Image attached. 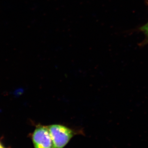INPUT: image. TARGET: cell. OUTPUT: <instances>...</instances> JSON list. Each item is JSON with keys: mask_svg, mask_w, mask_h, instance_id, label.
<instances>
[{"mask_svg": "<svg viewBox=\"0 0 148 148\" xmlns=\"http://www.w3.org/2000/svg\"><path fill=\"white\" fill-rule=\"evenodd\" d=\"M141 30L147 35L148 37V23L145 25L143 26V27H141Z\"/></svg>", "mask_w": 148, "mask_h": 148, "instance_id": "3", "label": "cell"}, {"mask_svg": "<svg viewBox=\"0 0 148 148\" xmlns=\"http://www.w3.org/2000/svg\"><path fill=\"white\" fill-rule=\"evenodd\" d=\"M34 148H53L48 127L38 125L32 135Z\"/></svg>", "mask_w": 148, "mask_h": 148, "instance_id": "2", "label": "cell"}, {"mask_svg": "<svg viewBox=\"0 0 148 148\" xmlns=\"http://www.w3.org/2000/svg\"><path fill=\"white\" fill-rule=\"evenodd\" d=\"M49 130L53 141V148H64L78 131L60 124L49 125Z\"/></svg>", "mask_w": 148, "mask_h": 148, "instance_id": "1", "label": "cell"}, {"mask_svg": "<svg viewBox=\"0 0 148 148\" xmlns=\"http://www.w3.org/2000/svg\"><path fill=\"white\" fill-rule=\"evenodd\" d=\"M0 148H3V147L1 146V144H0Z\"/></svg>", "mask_w": 148, "mask_h": 148, "instance_id": "4", "label": "cell"}]
</instances>
